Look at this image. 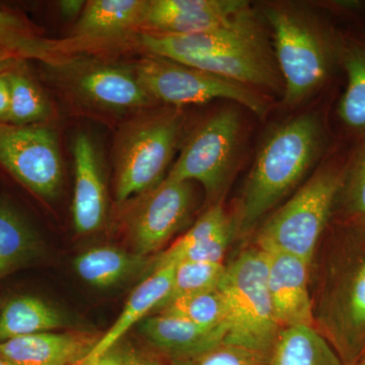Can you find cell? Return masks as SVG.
Instances as JSON below:
<instances>
[{
	"instance_id": "obj_14",
	"label": "cell",
	"mask_w": 365,
	"mask_h": 365,
	"mask_svg": "<svg viewBox=\"0 0 365 365\" xmlns=\"http://www.w3.org/2000/svg\"><path fill=\"white\" fill-rule=\"evenodd\" d=\"M265 254L269 294L281 330L294 326L314 327V304L309 288L311 264L281 252Z\"/></svg>"
},
{
	"instance_id": "obj_29",
	"label": "cell",
	"mask_w": 365,
	"mask_h": 365,
	"mask_svg": "<svg viewBox=\"0 0 365 365\" xmlns=\"http://www.w3.org/2000/svg\"><path fill=\"white\" fill-rule=\"evenodd\" d=\"M270 357L241 346L222 344L205 351L170 360V365H269Z\"/></svg>"
},
{
	"instance_id": "obj_22",
	"label": "cell",
	"mask_w": 365,
	"mask_h": 365,
	"mask_svg": "<svg viewBox=\"0 0 365 365\" xmlns=\"http://www.w3.org/2000/svg\"><path fill=\"white\" fill-rule=\"evenodd\" d=\"M148 258L115 247H98L78 255L73 261L76 274L93 287L108 288L140 272Z\"/></svg>"
},
{
	"instance_id": "obj_23",
	"label": "cell",
	"mask_w": 365,
	"mask_h": 365,
	"mask_svg": "<svg viewBox=\"0 0 365 365\" xmlns=\"http://www.w3.org/2000/svg\"><path fill=\"white\" fill-rule=\"evenodd\" d=\"M269 365H344L316 327L282 329L271 351Z\"/></svg>"
},
{
	"instance_id": "obj_30",
	"label": "cell",
	"mask_w": 365,
	"mask_h": 365,
	"mask_svg": "<svg viewBox=\"0 0 365 365\" xmlns=\"http://www.w3.org/2000/svg\"><path fill=\"white\" fill-rule=\"evenodd\" d=\"M341 194L346 211L365 227V148L344 176Z\"/></svg>"
},
{
	"instance_id": "obj_2",
	"label": "cell",
	"mask_w": 365,
	"mask_h": 365,
	"mask_svg": "<svg viewBox=\"0 0 365 365\" xmlns=\"http://www.w3.org/2000/svg\"><path fill=\"white\" fill-rule=\"evenodd\" d=\"M314 317L344 365L365 359V235L348 240L331 259Z\"/></svg>"
},
{
	"instance_id": "obj_26",
	"label": "cell",
	"mask_w": 365,
	"mask_h": 365,
	"mask_svg": "<svg viewBox=\"0 0 365 365\" xmlns=\"http://www.w3.org/2000/svg\"><path fill=\"white\" fill-rule=\"evenodd\" d=\"M11 88V109L9 123L25 125L44 124L51 116V107L40 86L21 69L7 71Z\"/></svg>"
},
{
	"instance_id": "obj_5",
	"label": "cell",
	"mask_w": 365,
	"mask_h": 365,
	"mask_svg": "<svg viewBox=\"0 0 365 365\" xmlns=\"http://www.w3.org/2000/svg\"><path fill=\"white\" fill-rule=\"evenodd\" d=\"M218 288L227 309L225 342L270 357L281 329L269 294L265 252L257 247L240 254Z\"/></svg>"
},
{
	"instance_id": "obj_17",
	"label": "cell",
	"mask_w": 365,
	"mask_h": 365,
	"mask_svg": "<svg viewBox=\"0 0 365 365\" xmlns=\"http://www.w3.org/2000/svg\"><path fill=\"white\" fill-rule=\"evenodd\" d=\"M139 332L169 359L205 351L225 342V329H207L187 319L155 314L139 323Z\"/></svg>"
},
{
	"instance_id": "obj_31",
	"label": "cell",
	"mask_w": 365,
	"mask_h": 365,
	"mask_svg": "<svg viewBox=\"0 0 365 365\" xmlns=\"http://www.w3.org/2000/svg\"><path fill=\"white\" fill-rule=\"evenodd\" d=\"M102 356L114 365H163L153 355L127 342L124 338L112 346Z\"/></svg>"
},
{
	"instance_id": "obj_10",
	"label": "cell",
	"mask_w": 365,
	"mask_h": 365,
	"mask_svg": "<svg viewBox=\"0 0 365 365\" xmlns=\"http://www.w3.org/2000/svg\"><path fill=\"white\" fill-rule=\"evenodd\" d=\"M194 209L191 182L163 179L143 192L126 215L134 253L148 258L163 248L189 220Z\"/></svg>"
},
{
	"instance_id": "obj_28",
	"label": "cell",
	"mask_w": 365,
	"mask_h": 365,
	"mask_svg": "<svg viewBox=\"0 0 365 365\" xmlns=\"http://www.w3.org/2000/svg\"><path fill=\"white\" fill-rule=\"evenodd\" d=\"M225 269L227 266L223 263L182 262L177 264L170 294L158 309L178 297L215 289L222 283Z\"/></svg>"
},
{
	"instance_id": "obj_8",
	"label": "cell",
	"mask_w": 365,
	"mask_h": 365,
	"mask_svg": "<svg viewBox=\"0 0 365 365\" xmlns=\"http://www.w3.org/2000/svg\"><path fill=\"white\" fill-rule=\"evenodd\" d=\"M240 132L241 119L237 112L227 109L215 113L189 137L165 178L200 182L207 198H215L234 169Z\"/></svg>"
},
{
	"instance_id": "obj_13",
	"label": "cell",
	"mask_w": 365,
	"mask_h": 365,
	"mask_svg": "<svg viewBox=\"0 0 365 365\" xmlns=\"http://www.w3.org/2000/svg\"><path fill=\"white\" fill-rule=\"evenodd\" d=\"M252 13L242 0H148L144 32L188 35L230 25Z\"/></svg>"
},
{
	"instance_id": "obj_6",
	"label": "cell",
	"mask_w": 365,
	"mask_h": 365,
	"mask_svg": "<svg viewBox=\"0 0 365 365\" xmlns=\"http://www.w3.org/2000/svg\"><path fill=\"white\" fill-rule=\"evenodd\" d=\"M343 179L335 168L319 170L262 225L257 247L265 252L294 255L311 264Z\"/></svg>"
},
{
	"instance_id": "obj_33",
	"label": "cell",
	"mask_w": 365,
	"mask_h": 365,
	"mask_svg": "<svg viewBox=\"0 0 365 365\" xmlns=\"http://www.w3.org/2000/svg\"><path fill=\"white\" fill-rule=\"evenodd\" d=\"M58 6L62 16L71 20L81 16L85 9L86 2L79 1V0H64V1H60Z\"/></svg>"
},
{
	"instance_id": "obj_24",
	"label": "cell",
	"mask_w": 365,
	"mask_h": 365,
	"mask_svg": "<svg viewBox=\"0 0 365 365\" xmlns=\"http://www.w3.org/2000/svg\"><path fill=\"white\" fill-rule=\"evenodd\" d=\"M342 60L347 85L338 114L348 128L365 133V47L348 46L343 50Z\"/></svg>"
},
{
	"instance_id": "obj_15",
	"label": "cell",
	"mask_w": 365,
	"mask_h": 365,
	"mask_svg": "<svg viewBox=\"0 0 365 365\" xmlns=\"http://www.w3.org/2000/svg\"><path fill=\"white\" fill-rule=\"evenodd\" d=\"M74 160V195L72 222L78 235H90L104 225L107 216V192L101 158L91 136L78 133L72 144Z\"/></svg>"
},
{
	"instance_id": "obj_7",
	"label": "cell",
	"mask_w": 365,
	"mask_h": 365,
	"mask_svg": "<svg viewBox=\"0 0 365 365\" xmlns=\"http://www.w3.org/2000/svg\"><path fill=\"white\" fill-rule=\"evenodd\" d=\"M134 69L148 95L167 104L200 105L215 98H225L261 118L269 111L267 101L255 88L175 60L150 55L140 60Z\"/></svg>"
},
{
	"instance_id": "obj_34",
	"label": "cell",
	"mask_w": 365,
	"mask_h": 365,
	"mask_svg": "<svg viewBox=\"0 0 365 365\" xmlns=\"http://www.w3.org/2000/svg\"><path fill=\"white\" fill-rule=\"evenodd\" d=\"M78 365H114L110 360L104 356L97 357V359H86Z\"/></svg>"
},
{
	"instance_id": "obj_36",
	"label": "cell",
	"mask_w": 365,
	"mask_h": 365,
	"mask_svg": "<svg viewBox=\"0 0 365 365\" xmlns=\"http://www.w3.org/2000/svg\"><path fill=\"white\" fill-rule=\"evenodd\" d=\"M356 365H365V359H362L361 361H360L359 364Z\"/></svg>"
},
{
	"instance_id": "obj_32",
	"label": "cell",
	"mask_w": 365,
	"mask_h": 365,
	"mask_svg": "<svg viewBox=\"0 0 365 365\" xmlns=\"http://www.w3.org/2000/svg\"><path fill=\"white\" fill-rule=\"evenodd\" d=\"M11 109V88L7 71L0 73V123H9Z\"/></svg>"
},
{
	"instance_id": "obj_19",
	"label": "cell",
	"mask_w": 365,
	"mask_h": 365,
	"mask_svg": "<svg viewBox=\"0 0 365 365\" xmlns=\"http://www.w3.org/2000/svg\"><path fill=\"white\" fill-rule=\"evenodd\" d=\"M148 0H91L74 26L73 38L107 40L143 28Z\"/></svg>"
},
{
	"instance_id": "obj_21",
	"label": "cell",
	"mask_w": 365,
	"mask_h": 365,
	"mask_svg": "<svg viewBox=\"0 0 365 365\" xmlns=\"http://www.w3.org/2000/svg\"><path fill=\"white\" fill-rule=\"evenodd\" d=\"M67 325L63 314L40 297L9 300L0 311V343L34 334L53 332Z\"/></svg>"
},
{
	"instance_id": "obj_1",
	"label": "cell",
	"mask_w": 365,
	"mask_h": 365,
	"mask_svg": "<svg viewBox=\"0 0 365 365\" xmlns=\"http://www.w3.org/2000/svg\"><path fill=\"white\" fill-rule=\"evenodd\" d=\"M319 118L304 114L279 125L262 144L247 179L237 227H254L297 186L323 150Z\"/></svg>"
},
{
	"instance_id": "obj_27",
	"label": "cell",
	"mask_w": 365,
	"mask_h": 365,
	"mask_svg": "<svg viewBox=\"0 0 365 365\" xmlns=\"http://www.w3.org/2000/svg\"><path fill=\"white\" fill-rule=\"evenodd\" d=\"M0 48L18 58L54 61V45L35 35L19 16L4 11H0Z\"/></svg>"
},
{
	"instance_id": "obj_35",
	"label": "cell",
	"mask_w": 365,
	"mask_h": 365,
	"mask_svg": "<svg viewBox=\"0 0 365 365\" xmlns=\"http://www.w3.org/2000/svg\"><path fill=\"white\" fill-rule=\"evenodd\" d=\"M0 365H14L11 364V362H9V360L2 359V357H0Z\"/></svg>"
},
{
	"instance_id": "obj_16",
	"label": "cell",
	"mask_w": 365,
	"mask_h": 365,
	"mask_svg": "<svg viewBox=\"0 0 365 365\" xmlns=\"http://www.w3.org/2000/svg\"><path fill=\"white\" fill-rule=\"evenodd\" d=\"M98 338L83 332H45L0 343V357L14 365H78Z\"/></svg>"
},
{
	"instance_id": "obj_20",
	"label": "cell",
	"mask_w": 365,
	"mask_h": 365,
	"mask_svg": "<svg viewBox=\"0 0 365 365\" xmlns=\"http://www.w3.org/2000/svg\"><path fill=\"white\" fill-rule=\"evenodd\" d=\"M39 235L11 201L0 200V279L39 258Z\"/></svg>"
},
{
	"instance_id": "obj_11",
	"label": "cell",
	"mask_w": 365,
	"mask_h": 365,
	"mask_svg": "<svg viewBox=\"0 0 365 365\" xmlns=\"http://www.w3.org/2000/svg\"><path fill=\"white\" fill-rule=\"evenodd\" d=\"M68 90L95 109L126 113L148 107L153 98L139 81L135 69L106 62H78L62 69Z\"/></svg>"
},
{
	"instance_id": "obj_4",
	"label": "cell",
	"mask_w": 365,
	"mask_h": 365,
	"mask_svg": "<svg viewBox=\"0 0 365 365\" xmlns=\"http://www.w3.org/2000/svg\"><path fill=\"white\" fill-rule=\"evenodd\" d=\"M182 132L178 112L146 113L118 133L114 148L115 196L125 203L162 181Z\"/></svg>"
},
{
	"instance_id": "obj_3",
	"label": "cell",
	"mask_w": 365,
	"mask_h": 365,
	"mask_svg": "<svg viewBox=\"0 0 365 365\" xmlns=\"http://www.w3.org/2000/svg\"><path fill=\"white\" fill-rule=\"evenodd\" d=\"M273 53L283 81V103L297 106L319 90L332 69L335 47L326 31L309 14L289 6L265 11Z\"/></svg>"
},
{
	"instance_id": "obj_18",
	"label": "cell",
	"mask_w": 365,
	"mask_h": 365,
	"mask_svg": "<svg viewBox=\"0 0 365 365\" xmlns=\"http://www.w3.org/2000/svg\"><path fill=\"white\" fill-rule=\"evenodd\" d=\"M174 270L175 266H168L153 271L134 288L115 323L98 338L86 359L102 356L112 346L123 339L131 328L157 311L170 294Z\"/></svg>"
},
{
	"instance_id": "obj_25",
	"label": "cell",
	"mask_w": 365,
	"mask_h": 365,
	"mask_svg": "<svg viewBox=\"0 0 365 365\" xmlns=\"http://www.w3.org/2000/svg\"><path fill=\"white\" fill-rule=\"evenodd\" d=\"M155 314L179 317L203 328L227 330V304L218 287L170 300Z\"/></svg>"
},
{
	"instance_id": "obj_9",
	"label": "cell",
	"mask_w": 365,
	"mask_h": 365,
	"mask_svg": "<svg viewBox=\"0 0 365 365\" xmlns=\"http://www.w3.org/2000/svg\"><path fill=\"white\" fill-rule=\"evenodd\" d=\"M0 165L40 198L53 200L63 179L56 132L44 124L0 123Z\"/></svg>"
},
{
	"instance_id": "obj_12",
	"label": "cell",
	"mask_w": 365,
	"mask_h": 365,
	"mask_svg": "<svg viewBox=\"0 0 365 365\" xmlns=\"http://www.w3.org/2000/svg\"><path fill=\"white\" fill-rule=\"evenodd\" d=\"M139 39L150 55L180 63L268 43L253 11L230 25L215 30L188 35H165L143 31Z\"/></svg>"
}]
</instances>
